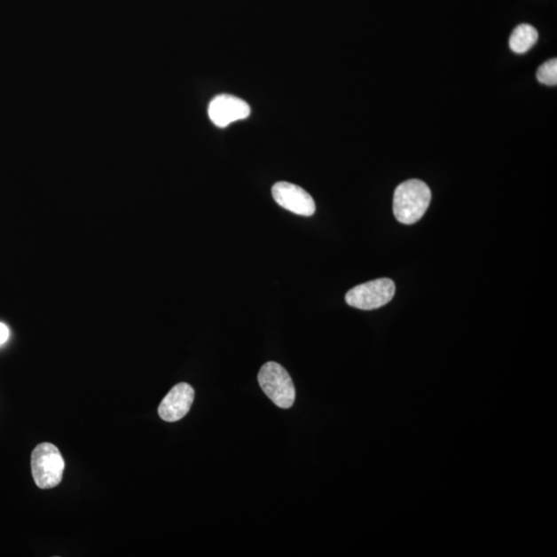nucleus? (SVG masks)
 I'll list each match as a JSON object with an SVG mask.
<instances>
[{"instance_id": "1", "label": "nucleus", "mask_w": 557, "mask_h": 557, "mask_svg": "<svg viewBox=\"0 0 557 557\" xmlns=\"http://www.w3.org/2000/svg\"><path fill=\"white\" fill-rule=\"evenodd\" d=\"M430 200L432 192L426 183L416 179L404 182L395 192V217L403 224H414L426 214Z\"/></svg>"}, {"instance_id": "2", "label": "nucleus", "mask_w": 557, "mask_h": 557, "mask_svg": "<svg viewBox=\"0 0 557 557\" xmlns=\"http://www.w3.org/2000/svg\"><path fill=\"white\" fill-rule=\"evenodd\" d=\"M65 467L59 449L51 443H42L31 454V471L41 490L53 489L60 484Z\"/></svg>"}, {"instance_id": "3", "label": "nucleus", "mask_w": 557, "mask_h": 557, "mask_svg": "<svg viewBox=\"0 0 557 557\" xmlns=\"http://www.w3.org/2000/svg\"><path fill=\"white\" fill-rule=\"evenodd\" d=\"M258 383L264 394L281 409H289L295 401V388L288 372L281 365L269 362L258 373Z\"/></svg>"}, {"instance_id": "4", "label": "nucleus", "mask_w": 557, "mask_h": 557, "mask_svg": "<svg viewBox=\"0 0 557 557\" xmlns=\"http://www.w3.org/2000/svg\"><path fill=\"white\" fill-rule=\"evenodd\" d=\"M395 294V282L382 278L357 285L348 291L345 299L348 305L370 311L388 305L394 299Z\"/></svg>"}, {"instance_id": "5", "label": "nucleus", "mask_w": 557, "mask_h": 557, "mask_svg": "<svg viewBox=\"0 0 557 557\" xmlns=\"http://www.w3.org/2000/svg\"><path fill=\"white\" fill-rule=\"evenodd\" d=\"M271 194L277 204L301 216H313L316 211L315 201L305 189L288 182H278L271 188Z\"/></svg>"}, {"instance_id": "6", "label": "nucleus", "mask_w": 557, "mask_h": 557, "mask_svg": "<svg viewBox=\"0 0 557 557\" xmlns=\"http://www.w3.org/2000/svg\"><path fill=\"white\" fill-rule=\"evenodd\" d=\"M250 113V106L245 100L230 94L217 95L208 106V117L221 129L248 118Z\"/></svg>"}, {"instance_id": "7", "label": "nucleus", "mask_w": 557, "mask_h": 557, "mask_svg": "<svg viewBox=\"0 0 557 557\" xmlns=\"http://www.w3.org/2000/svg\"><path fill=\"white\" fill-rule=\"evenodd\" d=\"M194 396V390L189 384H177L163 398L158 408V414L167 422L181 420L192 409Z\"/></svg>"}, {"instance_id": "8", "label": "nucleus", "mask_w": 557, "mask_h": 557, "mask_svg": "<svg viewBox=\"0 0 557 557\" xmlns=\"http://www.w3.org/2000/svg\"><path fill=\"white\" fill-rule=\"evenodd\" d=\"M537 39H539V34L534 27L530 24H522L513 31L509 45L513 52L524 54L536 45Z\"/></svg>"}, {"instance_id": "9", "label": "nucleus", "mask_w": 557, "mask_h": 557, "mask_svg": "<svg viewBox=\"0 0 557 557\" xmlns=\"http://www.w3.org/2000/svg\"><path fill=\"white\" fill-rule=\"evenodd\" d=\"M537 79L540 83L547 86H556L557 84V60H549L537 68Z\"/></svg>"}, {"instance_id": "10", "label": "nucleus", "mask_w": 557, "mask_h": 557, "mask_svg": "<svg viewBox=\"0 0 557 557\" xmlns=\"http://www.w3.org/2000/svg\"><path fill=\"white\" fill-rule=\"evenodd\" d=\"M10 335L9 328L5 325L0 322V345L5 343L8 341Z\"/></svg>"}]
</instances>
